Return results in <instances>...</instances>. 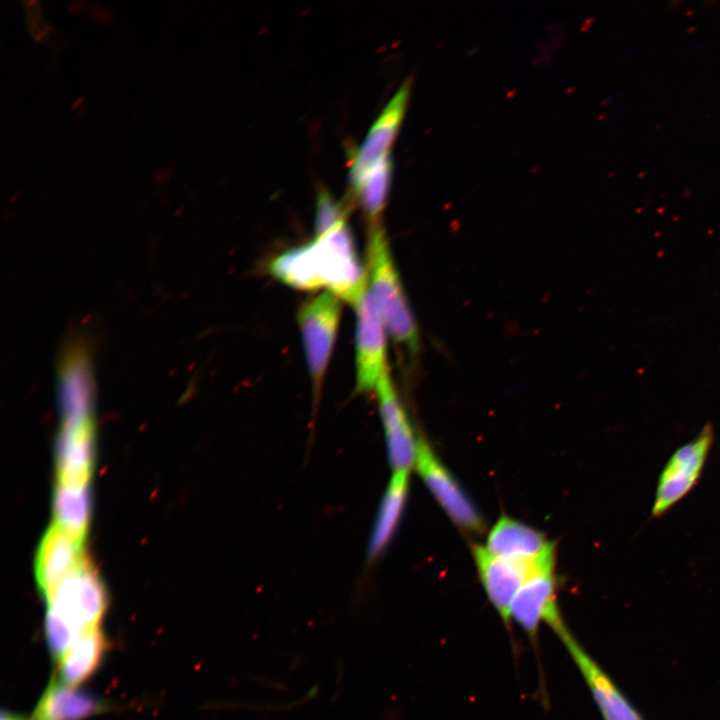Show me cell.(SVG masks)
Here are the masks:
<instances>
[{
  "instance_id": "cell-8",
  "label": "cell",
  "mask_w": 720,
  "mask_h": 720,
  "mask_svg": "<svg viewBox=\"0 0 720 720\" xmlns=\"http://www.w3.org/2000/svg\"><path fill=\"white\" fill-rule=\"evenodd\" d=\"M356 310L355 391H375L389 369L386 359V328L368 286L354 304Z\"/></svg>"
},
{
  "instance_id": "cell-20",
  "label": "cell",
  "mask_w": 720,
  "mask_h": 720,
  "mask_svg": "<svg viewBox=\"0 0 720 720\" xmlns=\"http://www.w3.org/2000/svg\"><path fill=\"white\" fill-rule=\"evenodd\" d=\"M392 175L391 158L379 163L375 168L351 180L352 190L370 225L379 223L384 209Z\"/></svg>"
},
{
  "instance_id": "cell-1",
  "label": "cell",
  "mask_w": 720,
  "mask_h": 720,
  "mask_svg": "<svg viewBox=\"0 0 720 720\" xmlns=\"http://www.w3.org/2000/svg\"><path fill=\"white\" fill-rule=\"evenodd\" d=\"M270 272L284 284L300 290L326 288L341 300L357 302L368 286L346 217L315 230V238L275 257Z\"/></svg>"
},
{
  "instance_id": "cell-12",
  "label": "cell",
  "mask_w": 720,
  "mask_h": 720,
  "mask_svg": "<svg viewBox=\"0 0 720 720\" xmlns=\"http://www.w3.org/2000/svg\"><path fill=\"white\" fill-rule=\"evenodd\" d=\"M409 92L410 84L404 82L376 119L352 159L351 180L370 171L390 157V149L407 108Z\"/></svg>"
},
{
  "instance_id": "cell-13",
  "label": "cell",
  "mask_w": 720,
  "mask_h": 720,
  "mask_svg": "<svg viewBox=\"0 0 720 720\" xmlns=\"http://www.w3.org/2000/svg\"><path fill=\"white\" fill-rule=\"evenodd\" d=\"M82 546V539L56 524L47 531L41 541L35 565L36 580L45 597L86 560Z\"/></svg>"
},
{
  "instance_id": "cell-2",
  "label": "cell",
  "mask_w": 720,
  "mask_h": 720,
  "mask_svg": "<svg viewBox=\"0 0 720 720\" xmlns=\"http://www.w3.org/2000/svg\"><path fill=\"white\" fill-rule=\"evenodd\" d=\"M45 598L46 640L58 661L85 631L100 626L107 595L94 568L85 560Z\"/></svg>"
},
{
  "instance_id": "cell-3",
  "label": "cell",
  "mask_w": 720,
  "mask_h": 720,
  "mask_svg": "<svg viewBox=\"0 0 720 720\" xmlns=\"http://www.w3.org/2000/svg\"><path fill=\"white\" fill-rule=\"evenodd\" d=\"M367 264L368 289L386 331L398 345L415 354L419 348L418 328L379 223L370 225Z\"/></svg>"
},
{
  "instance_id": "cell-10",
  "label": "cell",
  "mask_w": 720,
  "mask_h": 720,
  "mask_svg": "<svg viewBox=\"0 0 720 720\" xmlns=\"http://www.w3.org/2000/svg\"><path fill=\"white\" fill-rule=\"evenodd\" d=\"M553 545L531 562L497 556L485 546L473 545L472 552L480 581L489 601L506 625L510 622V607L514 597Z\"/></svg>"
},
{
  "instance_id": "cell-5",
  "label": "cell",
  "mask_w": 720,
  "mask_h": 720,
  "mask_svg": "<svg viewBox=\"0 0 720 720\" xmlns=\"http://www.w3.org/2000/svg\"><path fill=\"white\" fill-rule=\"evenodd\" d=\"M714 441V429L706 424L695 438L677 448L661 471L651 515L659 517L682 500L697 484Z\"/></svg>"
},
{
  "instance_id": "cell-21",
  "label": "cell",
  "mask_w": 720,
  "mask_h": 720,
  "mask_svg": "<svg viewBox=\"0 0 720 720\" xmlns=\"http://www.w3.org/2000/svg\"><path fill=\"white\" fill-rule=\"evenodd\" d=\"M1 720H24V719L20 718L17 715L11 714V713L2 712Z\"/></svg>"
},
{
  "instance_id": "cell-19",
  "label": "cell",
  "mask_w": 720,
  "mask_h": 720,
  "mask_svg": "<svg viewBox=\"0 0 720 720\" xmlns=\"http://www.w3.org/2000/svg\"><path fill=\"white\" fill-rule=\"evenodd\" d=\"M53 506L55 524L83 540L90 512L88 486L58 484Z\"/></svg>"
},
{
  "instance_id": "cell-6",
  "label": "cell",
  "mask_w": 720,
  "mask_h": 720,
  "mask_svg": "<svg viewBox=\"0 0 720 720\" xmlns=\"http://www.w3.org/2000/svg\"><path fill=\"white\" fill-rule=\"evenodd\" d=\"M414 468L455 524L469 532H484L478 509L423 437H418Z\"/></svg>"
},
{
  "instance_id": "cell-17",
  "label": "cell",
  "mask_w": 720,
  "mask_h": 720,
  "mask_svg": "<svg viewBox=\"0 0 720 720\" xmlns=\"http://www.w3.org/2000/svg\"><path fill=\"white\" fill-rule=\"evenodd\" d=\"M409 492V472H393L381 500L368 543V560H376L388 547L400 524Z\"/></svg>"
},
{
  "instance_id": "cell-16",
  "label": "cell",
  "mask_w": 720,
  "mask_h": 720,
  "mask_svg": "<svg viewBox=\"0 0 720 720\" xmlns=\"http://www.w3.org/2000/svg\"><path fill=\"white\" fill-rule=\"evenodd\" d=\"M552 544L537 529L502 516L489 531L485 547L497 556L531 562L539 558Z\"/></svg>"
},
{
  "instance_id": "cell-4",
  "label": "cell",
  "mask_w": 720,
  "mask_h": 720,
  "mask_svg": "<svg viewBox=\"0 0 720 720\" xmlns=\"http://www.w3.org/2000/svg\"><path fill=\"white\" fill-rule=\"evenodd\" d=\"M341 299L325 291L304 302L297 313L314 402L319 398L336 340Z\"/></svg>"
},
{
  "instance_id": "cell-9",
  "label": "cell",
  "mask_w": 720,
  "mask_h": 720,
  "mask_svg": "<svg viewBox=\"0 0 720 720\" xmlns=\"http://www.w3.org/2000/svg\"><path fill=\"white\" fill-rule=\"evenodd\" d=\"M551 628L577 666L603 720H644L611 677L583 648L563 619L554 623Z\"/></svg>"
},
{
  "instance_id": "cell-7",
  "label": "cell",
  "mask_w": 720,
  "mask_h": 720,
  "mask_svg": "<svg viewBox=\"0 0 720 720\" xmlns=\"http://www.w3.org/2000/svg\"><path fill=\"white\" fill-rule=\"evenodd\" d=\"M555 545L540 559L523 583L510 607V620L530 637H535L541 622L552 626L562 619L556 598Z\"/></svg>"
},
{
  "instance_id": "cell-11",
  "label": "cell",
  "mask_w": 720,
  "mask_h": 720,
  "mask_svg": "<svg viewBox=\"0 0 720 720\" xmlns=\"http://www.w3.org/2000/svg\"><path fill=\"white\" fill-rule=\"evenodd\" d=\"M375 392L392 470L410 472L415 465L418 438L399 400L389 369L381 376Z\"/></svg>"
},
{
  "instance_id": "cell-18",
  "label": "cell",
  "mask_w": 720,
  "mask_h": 720,
  "mask_svg": "<svg viewBox=\"0 0 720 720\" xmlns=\"http://www.w3.org/2000/svg\"><path fill=\"white\" fill-rule=\"evenodd\" d=\"M107 649L100 626L85 631L57 661L58 680L69 686L81 684L97 670Z\"/></svg>"
},
{
  "instance_id": "cell-14",
  "label": "cell",
  "mask_w": 720,
  "mask_h": 720,
  "mask_svg": "<svg viewBox=\"0 0 720 720\" xmlns=\"http://www.w3.org/2000/svg\"><path fill=\"white\" fill-rule=\"evenodd\" d=\"M94 463L92 421L64 426L57 445L58 484L87 485Z\"/></svg>"
},
{
  "instance_id": "cell-15",
  "label": "cell",
  "mask_w": 720,
  "mask_h": 720,
  "mask_svg": "<svg viewBox=\"0 0 720 720\" xmlns=\"http://www.w3.org/2000/svg\"><path fill=\"white\" fill-rule=\"evenodd\" d=\"M108 709V704L82 690L51 679L32 715V720H83Z\"/></svg>"
}]
</instances>
